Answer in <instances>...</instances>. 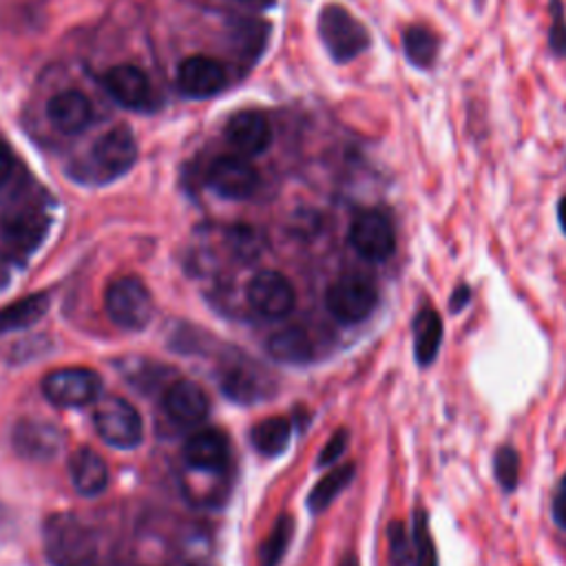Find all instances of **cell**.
<instances>
[{
	"mask_svg": "<svg viewBox=\"0 0 566 566\" xmlns=\"http://www.w3.org/2000/svg\"><path fill=\"white\" fill-rule=\"evenodd\" d=\"M164 411L179 427L201 424L210 411L206 391L192 380H175L164 394Z\"/></svg>",
	"mask_w": 566,
	"mask_h": 566,
	"instance_id": "7c38bea8",
	"label": "cell"
},
{
	"mask_svg": "<svg viewBox=\"0 0 566 566\" xmlns=\"http://www.w3.org/2000/svg\"><path fill=\"white\" fill-rule=\"evenodd\" d=\"M44 551L53 566H95L97 539L73 513H53L44 522Z\"/></svg>",
	"mask_w": 566,
	"mask_h": 566,
	"instance_id": "6da1fadb",
	"label": "cell"
},
{
	"mask_svg": "<svg viewBox=\"0 0 566 566\" xmlns=\"http://www.w3.org/2000/svg\"><path fill=\"white\" fill-rule=\"evenodd\" d=\"M49 310V296L44 292H35L22 296L4 307H0V334L24 329L38 323Z\"/></svg>",
	"mask_w": 566,
	"mask_h": 566,
	"instance_id": "7402d4cb",
	"label": "cell"
},
{
	"mask_svg": "<svg viewBox=\"0 0 566 566\" xmlns=\"http://www.w3.org/2000/svg\"><path fill=\"white\" fill-rule=\"evenodd\" d=\"M184 460L197 471H221L230 460V442L223 431H197L184 444Z\"/></svg>",
	"mask_w": 566,
	"mask_h": 566,
	"instance_id": "5bb4252c",
	"label": "cell"
},
{
	"mask_svg": "<svg viewBox=\"0 0 566 566\" xmlns=\"http://www.w3.org/2000/svg\"><path fill=\"white\" fill-rule=\"evenodd\" d=\"M551 27H548V46L557 57H566V11L562 0H551Z\"/></svg>",
	"mask_w": 566,
	"mask_h": 566,
	"instance_id": "4dcf8cb0",
	"label": "cell"
},
{
	"mask_svg": "<svg viewBox=\"0 0 566 566\" xmlns=\"http://www.w3.org/2000/svg\"><path fill=\"white\" fill-rule=\"evenodd\" d=\"M495 478L504 491H513L520 480V455L513 447H500L495 453Z\"/></svg>",
	"mask_w": 566,
	"mask_h": 566,
	"instance_id": "f546056e",
	"label": "cell"
},
{
	"mask_svg": "<svg viewBox=\"0 0 566 566\" xmlns=\"http://www.w3.org/2000/svg\"><path fill=\"white\" fill-rule=\"evenodd\" d=\"M557 221H559V226H562V230L566 234V197H562L559 203H557Z\"/></svg>",
	"mask_w": 566,
	"mask_h": 566,
	"instance_id": "d590c367",
	"label": "cell"
},
{
	"mask_svg": "<svg viewBox=\"0 0 566 566\" xmlns=\"http://www.w3.org/2000/svg\"><path fill=\"white\" fill-rule=\"evenodd\" d=\"M387 546H389V564L391 566H413V548L407 535V528L400 520H394L387 528Z\"/></svg>",
	"mask_w": 566,
	"mask_h": 566,
	"instance_id": "f1b7e54d",
	"label": "cell"
},
{
	"mask_svg": "<svg viewBox=\"0 0 566 566\" xmlns=\"http://www.w3.org/2000/svg\"><path fill=\"white\" fill-rule=\"evenodd\" d=\"M292 436V424L287 418H265L252 427L250 440L254 449L268 458L283 453Z\"/></svg>",
	"mask_w": 566,
	"mask_h": 566,
	"instance_id": "d4e9b609",
	"label": "cell"
},
{
	"mask_svg": "<svg viewBox=\"0 0 566 566\" xmlns=\"http://www.w3.org/2000/svg\"><path fill=\"white\" fill-rule=\"evenodd\" d=\"M13 172V155L11 150L0 142V186L11 177Z\"/></svg>",
	"mask_w": 566,
	"mask_h": 566,
	"instance_id": "836d02e7",
	"label": "cell"
},
{
	"mask_svg": "<svg viewBox=\"0 0 566 566\" xmlns=\"http://www.w3.org/2000/svg\"><path fill=\"white\" fill-rule=\"evenodd\" d=\"M226 137L230 146L245 157L261 155L272 142V128L261 111L234 113L226 124Z\"/></svg>",
	"mask_w": 566,
	"mask_h": 566,
	"instance_id": "4fadbf2b",
	"label": "cell"
},
{
	"mask_svg": "<svg viewBox=\"0 0 566 566\" xmlns=\"http://www.w3.org/2000/svg\"><path fill=\"white\" fill-rule=\"evenodd\" d=\"M108 95L124 108H142L150 102V82L135 64H117L104 75Z\"/></svg>",
	"mask_w": 566,
	"mask_h": 566,
	"instance_id": "9a60e30c",
	"label": "cell"
},
{
	"mask_svg": "<svg viewBox=\"0 0 566 566\" xmlns=\"http://www.w3.org/2000/svg\"><path fill=\"white\" fill-rule=\"evenodd\" d=\"M338 566H360L358 564V559H356V555H352V553H347L340 562H338Z\"/></svg>",
	"mask_w": 566,
	"mask_h": 566,
	"instance_id": "8d00e7d4",
	"label": "cell"
},
{
	"mask_svg": "<svg viewBox=\"0 0 566 566\" xmlns=\"http://www.w3.org/2000/svg\"><path fill=\"white\" fill-rule=\"evenodd\" d=\"M553 517L562 528H566V475L562 478L555 500H553Z\"/></svg>",
	"mask_w": 566,
	"mask_h": 566,
	"instance_id": "d6a6232c",
	"label": "cell"
},
{
	"mask_svg": "<svg viewBox=\"0 0 566 566\" xmlns=\"http://www.w3.org/2000/svg\"><path fill=\"white\" fill-rule=\"evenodd\" d=\"M46 117L57 130L66 135H77L91 124L93 111H91V102L82 93L64 91L49 99Z\"/></svg>",
	"mask_w": 566,
	"mask_h": 566,
	"instance_id": "2e32d148",
	"label": "cell"
},
{
	"mask_svg": "<svg viewBox=\"0 0 566 566\" xmlns=\"http://www.w3.org/2000/svg\"><path fill=\"white\" fill-rule=\"evenodd\" d=\"M467 301H469V287H467V285H458L455 292H453V296H451V310H453V312L462 310Z\"/></svg>",
	"mask_w": 566,
	"mask_h": 566,
	"instance_id": "e575fe53",
	"label": "cell"
},
{
	"mask_svg": "<svg viewBox=\"0 0 566 566\" xmlns=\"http://www.w3.org/2000/svg\"><path fill=\"white\" fill-rule=\"evenodd\" d=\"M318 35L334 62H349L369 46V33L345 7L329 2L318 13Z\"/></svg>",
	"mask_w": 566,
	"mask_h": 566,
	"instance_id": "7a4b0ae2",
	"label": "cell"
},
{
	"mask_svg": "<svg viewBox=\"0 0 566 566\" xmlns=\"http://www.w3.org/2000/svg\"><path fill=\"white\" fill-rule=\"evenodd\" d=\"M177 86L195 99L212 97L226 86V69L214 57L190 55L177 69Z\"/></svg>",
	"mask_w": 566,
	"mask_h": 566,
	"instance_id": "8fae6325",
	"label": "cell"
},
{
	"mask_svg": "<svg viewBox=\"0 0 566 566\" xmlns=\"http://www.w3.org/2000/svg\"><path fill=\"white\" fill-rule=\"evenodd\" d=\"M245 296L254 312L272 321L285 318L296 301L292 283L285 279V274L276 270H261L259 274H254L248 283Z\"/></svg>",
	"mask_w": 566,
	"mask_h": 566,
	"instance_id": "ba28073f",
	"label": "cell"
},
{
	"mask_svg": "<svg viewBox=\"0 0 566 566\" xmlns=\"http://www.w3.org/2000/svg\"><path fill=\"white\" fill-rule=\"evenodd\" d=\"M69 471H71L73 486L80 495L93 497V495L102 493L108 484V467H106L104 458L88 447L77 449L71 455Z\"/></svg>",
	"mask_w": 566,
	"mask_h": 566,
	"instance_id": "d6986e66",
	"label": "cell"
},
{
	"mask_svg": "<svg viewBox=\"0 0 566 566\" xmlns=\"http://www.w3.org/2000/svg\"><path fill=\"white\" fill-rule=\"evenodd\" d=\"M91 159L99 175L108 179L119 177L133 168L137 159V142L128 128L124 126L113 128L97 139V144L93 146Z\"/></svg>",
	"mask_w": 566,
	"mask_h": 566,
	"instance_id": "30bf717a",
	"label": "cell"
},
{
	"mask_svg": "<svg viewBox=\"0 0 566 566\" xmlns=\"http://www.w3.org/2000/svg\"><path fill=\"white\" fill-rule=\"evenodd\" d=\"M354 478V464H340V467H334L332 471H327L312 489V493L307 495V506L312 511H323L327 509L334 497L352 482Z\"/></svg>",
	"mask_w": 566,
	"mask_h": 566,
	"instance_id": "484cf974",
	"label": "cell"
},
{
	"mask_svg": "<svg viewBox=\"0 0 566 566\" xmlns=\"http://www.w3.org/2000/svg\"><path fill=\"white\" fill-rule=\"evenodd\" d=\"M411 548L413 566H438L436 544L429 528V515L422 509H416L411 517Z\"/></svg>",
	"mask_w": 566,
	"mask_h": 566,
	"instance_id": "4316f807",
	"label": "cell"
},
{
	"mask_svg": "<svg viewBox=\"0 0 566 566\" xmlns=\"http://www.w3.org/2000/svg\"><path fill=\"white\" fill-rule=\"evenodd\" d=\"M208 186L223 199H248L259 186V175L245 155H223L210 164Z\"/></svg>",
	"mask_w": 566,
	"mask_h": 566,
	"instance_id": "9c48e42d",
	"label": "cell"
},
{
	"mask_svg": "<svg viewBox=\"0 0 566 566\" xmlns=\"http://www.w3.org/2000/svg\"><path fill=\"white\" fill-rule=\"evenodd\" d=\"M347 442H349L347 431H345V429H338V431L327 440V444L323 447V451H321V455H318V467H329V464H334V462L343 455V451L347 449Z\"/></svg>",
	"mask_w": 566,
	"mask_h": 566,
	"instance_id": "1f68e13d",
	"label": "cell"
},
{
	"mask_svg": "<svg viewBox=\"0 0 566 566\" xmlns=\"http://www.w3.org/2000/svg\"><path fill=\"white\" fill-rule=\"evenodd\" d=\"M49 219L38 210H20L2 221L4 241L18 252H31L46 234Z\"/></svg>",
	"mask_w": 566,
	"mask_h": 566,
	"instance_id": "ac0fdd59",
	"label": "cell"
},
{
	"mask_svg": "<svg viewBox=\"0 0 566 566\" xmlns=\"http://www.w3.org/2000/svg\"><path fill=\"white\" fill-rule=\"evenodd\" d=\"M7 285V274L0 270V290Z\"/></svg>",
	"mask_w": 566,
	"mask_h": 566,
	"instance_id": "74e56055",
	"label": "cell"
},
{
	"mask_svg": "<svg viewBox=\"0 0 566 566\" xmlns=\"http://www.w3.org/2000/svg\"><path fill=\"white\" fill-rule=\"evenodd\" d=\"M99 376L88 367H60L42 378V391L55 407H82L97 398Z\"/></svg>",
	"mask_w": 566,
	"mask_h": 566,
	"instance_id": "8992f818",
	"label": "cell"
},
{
	"mask_svg": "<svg viewBox=\"0 0 566 566\" xmlns=\"http://www.w3.org/2000/svg\"><path fill=\"white\" fill-rule=\"evenodd\" d=\"M402 49L411 66L431 69L440 51V38L427 24H409L402 31Z\"/></svg>",
	"mask_w": 566,
	"mask_h": 566,
	"instance_id": "603a6c76",
	"label": "cell"
},
{
	"mask_svg": "<svg viewBox=\"0 0 566 566\" xmlns=\"http://www.w3.org/2000/svg\"><path fill=\"white\" fill-rule=\"evenodd\" d=\"M352 248L367 261H385L396 250V232L380 210H363L349 226Z\"/></svg>",
	"mask_w": 566,
	"mask_h": 566,
	"instance_id": "52a82bcc",
	"label": "cell"
},
{
	"mask_svg": "<svg viewBox=\"0 0 566 566\" xmlns=\"http://www.w3.org/2000/svg\"><path fill=\"white\" fill-rule=\"evenodd\" d=\"M268 354L281 363H303L312 356V340L301 327H283L270 334L265 343Z\"/></svg>",
	"mask_w": 566,
	"mask_h": 566,
	"instance_id": "cb8c5ba5",
	"label": "cell"
},
{
	"mask_svg": "<svg viewBox=\"0 0 566 566\" xmlns=\"http://www.w3.org/2000/svg\"><path fill=\"white\" fill-rule=\"evenodd\" d=\"M93 424L99 438L115 449H133L142 442L144 424L137 409L117 396H106L93 411Z\"/></svg>",
	"mask_w": 566,
	"mask_h": 566,
	"instance_id": "277c9868",
	"label": "cell"
},
{
	"mask_svg": "<svg viewBox=\"0 0 566 566\" xmlns=\"http://www.w3.org/2000/svg\"><path fill=\"white\" fill-rule=\"evenodd\" d=\"M104 307L108 318L122 329H144L153 318V296L142 279L126 274L106 287Z\"/></svg>",
	"mask_w": 566,
	"mask_h": 566,
	"instance_id": "3957f363",
	"label": "cell"
},
{
	"mask_svg": "<svg viewBox=\"0 0 566 566\" xmlns=\"http://www.w3.org/2000/svg\"><path fill=\"white\" fill-rule=\"evenodd\" d=\"M13 444L18 453L31 460L53 458L62 444L60 431L42 420H22L13 429Z\"/></svg>",
	"mask_w": 566,
	"mask_h": 566,
	"instance_id": "e0dca14e",
	"label": "cell"
},
{
	"mask_svg": "<svg viewBox=\"0 0 566 566\" xmlns=\"http://www.w3.org/2000/svg\"><path fill=\"white\" fill-rule=\"evenodd\" d=\"M292 533H294V522L287 515H281L274 522L270 535L265 537V542L261 546V564L263 566H279L281 557L285 555V551L290 546Z\"/></svg>",
	"mask_w": 566,
	"mask_h": 566,
	"instance_id": "83f0119b",
	"label": "cell"
},
{
	"mask_svg": "<svg viewBox=\"0 0 566 566\" xmlns=\"http://www.w3.org/2000/svg\"><path fill=\"white\" fill-rule=\"evenodd\" d=\"M442 343V321L433 307H422L413 318V354L420 365H429Z\"/></svg>",
	"mask_w": 566,
	"mask_h": 566,
	"instance_id": "44dd1931",
	"label": "cell"
},
{
	"mask_svg": "<svg viewBox=\"0 0 566 566\" xmlns=\"http://www.w3.org/2000/svg\"><path fill=\"white\" fill-rule=\"evenodd\" d=\"M378 303L376 285L360 274H345L336 279L325 294V305L329 314L340 323L365 321Z\"/></svg>",
	"mask_w": 566,
	"mask_h": 566,
	"instance_id": "5b68a950",
	"label": "cell"
},
{
	"mask_svg": "<svg viewBox=\"0 0 566 566\" xmlns=\"http://www.w3.org/2000/svg\"><path fill=\"white\" fill-rule=\"evenodd\" d=\"M265 376L250 363H232L221 374V389L230 400L252 402L265 394Z\"/></svg>",
	"mask_w": 566,
	"mask_h": 566,
	"instance_id": "ffe728a7",
	"label": "cell"
}]
</instances>
